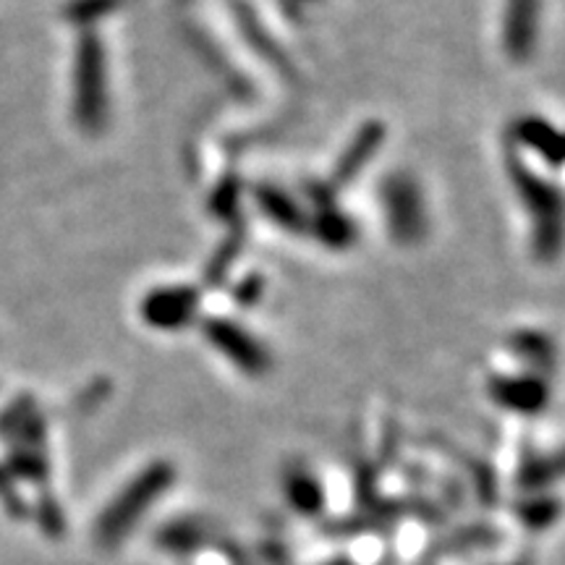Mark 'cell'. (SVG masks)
Instances as JSON below:
<instances>
[{
    "mask_svg": "<svg viewBox=\"0 0 565 565\" xmlns=\"http://www.w3.org/2000/svg\"><path fill=\"white\" fill-rule=\"evenodd\" d=\"M490 398L505 412L536 416L550 404V385L540 374H492L487 383Z\"/></svg>",
    "mask_w": 565,
    "mask_h": 565,
    "instance_id": "cell-7",
    "label": "cell"
},
{
    "mask_svg": "<svg viewBox=\"0 0 565 565\" xmlns=\"http://www.w3.org/2000/svg\"><path fill=\"white\" fill-rule=\"evenodd\" d=\"M505 166L515 194L526 204L529 217H532L534 257L540 263H553L563 244V196L555 183L534 173L515 150H508Z\"/></svg>",
    "mask_w": 565,
    "mask_h": 565,
    "instance_id": "cell-1",
    "label": "cell"
},
{
    "mask_svg": "<svg viewBox=\"0 0 565 565\" xmlns=\"http://www.w3.org/2000/svg\"><path fill=\"white\" fill-rule=\"evenodd\" d=\"M244 246V223L236 221V228L231 231V236L217 246V252L212 254V259L207 263V270H204V278H207L210 286H221V282L228 278L233 263L238 259Z\"/></svg>",
    "mask_w": 565,
    "mask_h": 565,
    "instance_id": "cell-16",
    "label": "cell"
},
{
    "mask_svg": "<svg viewBox=\"0 0 565 565\" xmlns=\"http://www.w3.org/2000/svg\"><path fill=\"white\" fill-rule=\"evenodd\" d=\"M385 134L387 131L383 121H366L362 129L353 134L349 145H345V150L341 152V158H338L333 168V175L324 183H328L333 192H338V189L349 186L353 179H359L366 168V162H370L374 154L380 152V147H383Z\"/></svg>",
    "mask_w": 565,
    "mask_h": 565,
    "instance_id": "cell-8",
    "label": "cell"
},
{
    "mask_svg": "<svg viewBox=\"0 0 565 565\" xmlns=\"http://www.w3.org/2000/svg\"><path fill=\"white\" fill-rule=\"evenodd\" d=\"M238 200H242V181L238 175H225V179L212 189L210 210L223 221H238Z\"/></svg>",
    "mask_w": 565,
    "mask_h": 565,
    "instance_id": "cell-17",
    "label": "cell"
},
{
    "mask_svg": "<svg viewBox=\"0 0 565 565\" xmlns=\"http://www.w3.org/2000/svg\"><path fill=\"white\" fill-rule=\"evenodd\" d=\"M286 498L291 508H296L301 515H317L324 508V490L312 471L307 466H291L286 471V482H282Z\"/></svg>",
    "mask_w": 565,
    "mask_h": 565,
    "instance_id": "cell-13",
    "label": "cell"
},
{
    "mask_svg": "<svg viewBox=\"0 0 565 565\" xmlns=\"http://www.w3.org/2000/svg\"><path fill=\"white\" fill-rule=\"evenodd\" d=\"M175 482V466L171 461H154L141 469L129 484L124 487L110 505L105 508L95 524V540L100 547H116L126 534L134 532L139 519L158 500L171 490Z\"/></svg>",
    "mask_w": 565,
    "mask_h": 565,
    "instance_id": "cell-2",
    "label": "cell"
},
{
    "mask_svg": "<svg viewBox=\"0 0 565 565\" xmlns=\"http://www.w3.org/2000/svg\"><path fill=\"white\" fill-rule=\"evenodd\" d=\"M515 513H519V519L524 521L526 526L547 529L555 524L561 505H557V500L550 498V494H536L532 500H521V503L515 505Z\"/></svg>",
    "mask_w": 565,
    "mask_h": 565,
    "instance_id": "cell-18",
    "label": "cell"
},
{
    "mask_svg": "<svg viewBox=\"0 0 565 565\" xmlns=\"http://www.w3.org/2000/svg\"><path fill=\"white\" fill-rule=\"evenodd\" d=\"M309 231H312L317 242L335 252L349 249L359 238L356 223L345 212L338 210L335 204H324V207L317 210V215L309 221Z\"/></svg>",
    "mask_w": 565,
    "mask_h": 565,
    "instance_id": "cell-12",
    "label": "cell"
},
{
    "mask_svg": "<svg viewBox=\"0 0 565 565\" xmlns=\"http://www.w3.org/2000/svg\"><path fill=\"white\" fill-rule=\"evenodd\" d=\"M254 202H257L259 212H263L267 221H273L278 228L288 233L309 231L307 212L299 207V202L286 189L275 186V183H257L254 186Z\"/></svg>",
    "mask_w": 565,
    "mask_h": 565,
    "instance_id": "cell-10",
    "label": "cell"
},
{
    "mask_svg": "<svg viewBox=\"0 0 565 565\" xmlns=\"http://www.w3.org/2000/svg\"><path fill=\"white\" fill-rule=\"evenodd\" d=\"M202 333L212 349L221 351L236 370L249 374V377H263V374L270 372V351L244 324L225 320V317H210V320L202 322Z\"/></svg>",
    "mask_w": 565,
    "mask_h": 565,
    "instance_id": "cell-5",
    "label": "cell"
},
{
    "mask_svg": "<svg viewBox=\"0 0 565 565\" xmlns=\"http://www.w3.org/2000/svg\"><path fill=\"white\" fill-rule=\"evenodd\" d=\"M110 116L108 58L97 32H82L74 55V121L84 134L97 137Z\"/></svg>",
    "mask_w": 565,
    "mask_h": 565,
    "instance_id": "cell-3",
    "label": "cell"
},
{
    "mask_svg": "<svg viewBox=\"0 0 565 565\" xmlns=\"http://www.w3.org/2000/svg\"><path fill=\"white\" fill-rule=\"evenodd\" d=\"M328 565H351L349 561H338V563H328Z\"/></svg>",
    "mask_w": 565,
    "mask_h": 565,
    "instance_id": "cell-21",
    "label": "cell"
},
{
    "mask_svg": "<svg viewBox=\"0 0 565 565\" xmlns=\"http://www.w3.org/2000/svg\"><path fill=\"white\" fill-rule=\"evenodd\" d=\"M511 349L519 353V359H526L540 377H545L542 372H550L555 366L553 341L536 330H515L511 335Z\"/></svg>",
    "mask_w": 565,
    "mask_h": 565,
    "instance_id": "cell-14",
    "label": "cell"
},
{
    "mask_svg": "<svg viewBox=\"0 0 565 565\" xmlns=\"http://www.w3.org/2000/svg\"><path fill=\"white\" fill-rule=\"evenodd\" d=\"M265 294V278L259 273H252L246 275V278H242L233 286V301L238 303V307L249 309L254 307V303H259V299H263Z\"/></svg>",
    "mask_w": 565,
    "mask_h": 565,
    "instance_id": "cell-20",
    "label": "cell"
},
{
    "mask_svg": "<svg viewBox=\"0 0 565 565\" xmlns=\"http://www.w3.org/2000/svg\"><path fill=\"white\" fill-rule=\"evenodd\" d=\"M540 30V0H508L505 51L513 61H529Z\"/></svg>",
    "mask_w": 565,
    "mask_h": 565,
    "instance_id": "cell-9",
    "label": "cell"
},
{
    "mask_svg": "<svg viewBox=\"0 0 565 565\" xmlns=\"http://www.w3.org/2000/svg\"><path fill=\"white\" fill-rule=\"evenodd\" d=\"M513 141L540 154L550 168H561L563 162V139L547 118L524 116L513 121Z\"/></svg>",
    "mask_w": 565,
    "mask_h": 565,
    "instance_id": "cell-11",
    "label": "cell"
},
{
    "mask_svg": "<svg viewBox=\"0 0 565 565\" xmlns=\"http://www.w3.org/2000/svg\"><path fill=\"white\" fill-rule=\"evenodd\" d=\"M202 542V526L189 524V521H179V524L168 526L166 532L160 534V545L168 550H175V553H189Z\"/></svg>",
    "mask_w": 565,
    "mask_h": 565,
    "instance_id": "cell-19",
    "label": "cell"
},
{
    "mask_svg": "<svg viewBox=\"0 0 565 565\" xmlns=\"http://www.w3.org/2000/svg\"><path fill=\"white\" fill-rule=\"evenodd\" d=\"M557 475H561V463H557V458H547L542 454H534V450H526L519 463L515 484H519L521 490L534 492L540 490V487L553 482V479H557Z\"/></svg>",
    "mask_w": 565,
    "mask_h": 565,
    "instance_id": "cell-15",
    "label": "cell"
},
{
    "mask_svg": "<svg viewBox=\"0 0 565 565\" xmlns=\"http://www.w3.org/2000/svg\"><path fill=\"white\" fill-rule=\"evenodd\" d=\"M202 291L196 286H160L141 299L139 317L154 330H183L196 320Z\"/></svg>",
    "mask_w": 565,
    "mask_h": 565,
    "instance_id": "cell-6",
    "label": "cell"
},
{
    "mask_svg": "<svg viewBox=\"0 0 565 565\" xmlns=\"http://www.w3.org/2000/svg\"><path fill=\"white\" fill-rule=\"evenodd\" d=\"M513 565H529L526 561H519V563H513Z\"/></svg>",
    "mask_w": 565,
    "mask_h": 565,
    "instance_id": "cell-22",
    "label": "cell"
},
{
    "mask_svg": "<svg viewBox=\"0 0 565 565\" xmlns=\"http://www.w3.org/2000/svg\"><path fill=\"white\" fill-rule=\"evenodd\" d=\"M383 207L387 233L395 244L414 246L427 236V207L422 186L412 173H393L383 181Z\"/></svg>",
    "mask_w": 565,
    "mask_h": 565,
    "instance_id": "cell-4",
    "label": "cell"
}]
</instances>
